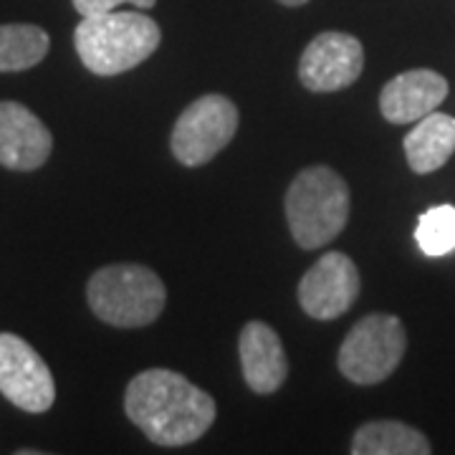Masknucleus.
<instances>
[{"mask_svg":"<svg viewBox=\"0 0 455 455\" xmlns=\"http://www.w3.org/2000/svg\"><path fill=\"white\" fill-rule=\"evenodd\" d=\"M124 412L155 445L178 448L200 440L215 423V400L172 370H145L124 392Z\"/></svg>","mask_w":455,"mask_h":455,"instance_id":"nucleus-1","label":"nucleus"},{"mask_svg":"<svg viewBox=\"0 0 455 455\" xmlns=\"http://www.w3.org/2000/svg\"><path fill=\"white\" fill-rule=\"evenodd\" d=\"M163 41L160 26L140 11L84 16L74 31L82 64L97 76H116L147 61Z\"/></svg>","mask_w":455,"mask_h":455,"instance_id":"nucleus-2","label":"nucleus"},{"mask_svg":"<svg viewBox=\"0 0 455 455\" xmlns=\"http://www.w3.org/2000/svg\"><path fill=\"white\" fill-rule=\"evenodd\" d=\"M286 220L304 251L331 243L349 220V188L326 164L301 170L286 193Z\"/></svg>","mask_w":455,"mask_h":455,"instance_id":"nucleus-3","label":"nucleus"},{"mask_svg":"<svg viewBox=\"0 0 455 455\" xmlns=\"http://www.w3.org/2000/svg\"><path fill=\"white\" fill-rule=\"evenodd\" d=\"M86 301L104 324L137 329L160 319L167 301L163 278L140 263H112L86 283Z\"/></svg>","mask_w":455,"mask_h":455,"instance_id":"nucleus-4","label":"nucleus"},{"mask_svg":"<svg viewBox=\"0 0 455 455\" xmlns=\"http://www.w3.org/2000/svg\"><path fill=\"white\" fill-rule=\"evenodd\" d=\"M407 349L405 326L392 314L359 319L339 347V372L355 385H377L403 362Z\"/></svg>","mask_w":455,"mask_h":455,"instance_id":"nucleus-5","label":"nucleus"},{"mask_svg":"<svg viewBox=\"0 0 455 455\" xmlns=\"http://www.w3.org/2000/svg\"><path fill=\"white\" fill-rule=\"evenodd\" d=\"M238 130V109L228 97L205 94L196 99L172 127L170 147L175 160L188 167L208 164L220 155Z\"/></svg>","mask_w":455,"mask_h":455,"instance_id":"nucleus-6","label":"nucleus"},{"mask_svg":"<svg viewBox=\"0 0 455 455\" xmlns=\"http://www.w3.org/2000/svg\"><path fill=\"white\" fill-rule=\"evenodd\" d=\"M0 395L26 412H46L56 400L49 364L26 339L0 334Z\"/></svg>","mask_w":455,"mask_h":455,"instance_id":"nucleus-7","label":"nucleus"},{"mask_svg":"<svg viewBox=\"0 0 455 455\" xmlns=\"http://www.w3.org/2000/svg\"><path fill=\"white\" fill-rule=\"evenodd\" d=\"M359 271L341 251H329L299 283V304L311 319L331 322L352 309L359 296Z\"/></svg>","mask_w":455,"mask_h":455,"instance_id":"nucleus-8","label":"nucleus"},{"mask_svg":"<svg viewBox=\"0 0 455 455\" xmlns=\"http://www.w3.org/2000/svg\"><path fill=\"white\" fill-rule=\"evenodd\" d=\"M364 68V49L355 36L339 31L319 33L299 61V79L319 94L339 92L357 82Z\"/></svg>","mask_w":455,"mask_h":455,"instance_id":"nucleus-9","label":"nucleus"},{"mask_svg":"<svg viewBox=\"0 0 455 455\" xmlns=\"http://www.w3.org/2000/svg\"><path fill=\"white\" fill-rule=\"evenodd\" d=\"M53 137L36 114L18 101H0V164L18 172L44 167Z\"/></svg>","mask_w":455,"mask_h":455,"instance_id":"nucleus-10","label":"nucleus"},{"mask_svg":"<svg viewBox=\"0 0 455 455\" xmlns=\"http://www.w3.org/2000/svg\"><path fill=\"white\" fill-rule=\"evenodd\" d=\"M445 97H448L445 76L430 68H412L385 84L379 94V112L392 124H407L435 112Z\"/></svg>","mask_w":455,"mask_h":455,"instance_id":"nucleus-11","label":"nucleus"},{"mask_svg":"<svg viewBox=\"0 0 455 455\" xmlns=\"http://www.w3.org/2000/svg\"><path fill=\"white\" fill-rule=\"evenodd\" d=\"M238 355L245 385L259 395L276 392L289 374V359L281 337L263 322H248L238 337Z\"/></svg>","mask_w":455,"mask_h":455,"instance_id":"nucleus-12","label":"nucleus"},{"mask_svg":"<svg viewBox=\"0 0 455 455\" xmlns=\"http://www.w3.org/2000/svg\"><path fill=\"white\" fill-rule=\"evenodd\" d=\"M405 157L418 175L435 172L453 157L455 152V116L430 112L407 132Z\"/></svg>","mask_w":455,"mask_h":455,"instance_id":"nucleus-13","label":"nucleus"},{"mask_svg":"<svg viewBox=\"0 0 455 455\" xmlns=\"http://www.w3.org/2000/svg\"><path fill=\"white\" fill-rule=\"evenodd\" d=\"M433 451L420 430L397 420H374L352 438L355 455H427Z\"/></svg>","mask_w":455,"mask_h":455,"instance_id":"nucleus-14","label":"nucleus"},{"mask_svg":"<svg viewBox=\"0 0 455 455\" xmlns=\"http://www.w3.org/2000/svg\"><path fill=\"white\" fill-rule=\"evenodd\" d=\"M49 33L31 23L0 26V74H13L38 66L49 53Z\"/></svg>","mask_w":455,"mask_h":455,"instance_id":"nucleus-15","label":"nucleus"},{"mask_svg":"<svg viewBox=\"0 0 455 455\" xmlns=\"http://www.w3.org/2000/svg\"><path fill=\"white\" fill-rule=\"evenodd\" d=\"M415 241L425 256L440 259L455 251V208L453 205H435L420 215L415 228Z\"/></svg>","mask_w":455,"mask_h":455,"instance_id":"nucleus-16","label":"nucleus"},{"mask_svg":"<svg viewBox=\"0 0 455 455\" xmlns=\"http://www.w3.org/2000/svg\"><path fill=\"white\" fill-rule=\"evenodd\" d=\"M157 0H74V8L82 16H94V13H109V11H119L122 5H134L140 11L155 8Z\"/></svg>","mask_w":455,"mask_h":455,"instance_id":"nucleus-17","label":"nucleus"},{"mask_svg":"<svg viewBox=\"0 0 455 455\" xmlns=\"http://www.w3.org/2000/svg\"><path fill=\"white\" fill-rule=\"evenodd\" d=\"M281 5H289V8H296V5H304V3H309V0H278Z\"/></svg>","mask_w":455,"mask_h":455,"instance_id":"nucleus-18","label":"nucleus"}]
</instances>
